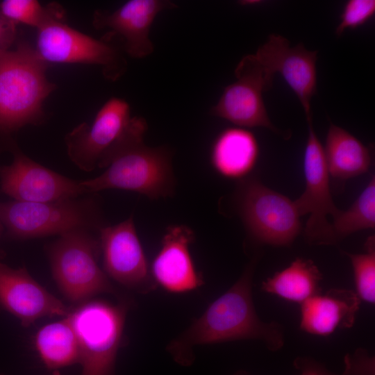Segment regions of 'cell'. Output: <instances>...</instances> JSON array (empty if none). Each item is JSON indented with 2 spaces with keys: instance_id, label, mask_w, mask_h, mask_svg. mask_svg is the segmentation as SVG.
<instances>
[{
  "instance_id": "cell-1",
  "label": "cell",
  "mask_w": 375,
  "mask_h": 375,
  "mask_svg": "<svg viewBox=\"0 0 375 375\" xmlns=\"http://www.w3.org/2000/svg\"><path fill=\"white\" fill-rule=\"evenodd\" d=\"M258 258L254 256L239 279L169 343L167 350L176 362L183 366L190 365L194 360L192 349L200 344L256 340L272 351L283 347V326L275 321L261 320L254 307L252 281Z\"/></svg>"
},
{
  "instance_id": "cell-2",
  "label": "cell",
  "mask_w": 375,
  "mask_h": 375,
  "mask_svg": "<svg viewBox=\"0 0 375 375\" xmlns=\"http://www.w3.org/2000/svg\"><path fill=\"white\" fill-rule=\"evenodd\" d=\"M147 121L137 116L130 133L112 154L99 176L81 181L88 194L107 189L129 190L151 199L171 197L175 191L171 149L151 147L144 138Z\"/></svg>"
},
{
  "instance_id": "cell-3",
  "label": "cell",
  "mask_w": 375,
  "mask_h": 375,
  "mask_svg": "<svg viewBox=\"0 0 375 375\" xmlns=\"http://www.w3.org/2000/svg\"><path fill=\"white\" fill-rule=\"evenodd\" d=\"M47 67L27 43L0 50V133L42 123L43 103L56 88L47 78Z\"/></svg>"
},
{
  "instance_id": "cell-4",
  "label": "cell",
  "mask_w": 375,
  "mask_h": 375,
  "mask_svg": "<svg viewBox=\"0 0 375 375\" xmlns=\"http://www.w3.org/2000/svg\"><path fill=\"white\" fill-rule=\"evenodd\" d=\"M0 222L9 235L30 239L103 226L97 199L93 197L53 201L0 202Z\"/></svg>"
},
{
  "instance_id": "cell-5",
  "label": "cell",
  "mask_w": 375,
  "mask_h": 375,
  "mask_svg": "<svg viewBox=\"0 0 375 375\" xmlns=\"http://www.w3.org/2000/svg\"><path fill=\"white\" fill-rule=\"evenodd\" d=\"M92 231L74 230L59 235L47 247L53 278L64 297L81 304L101 293H115L98 264L99 238Z\"/></svg>"
},
{
  "instance_id": "cell-6",
  "label": "cell",
  "mask_w": 375,
  "mask_h": 375,
  "mask_svg": "<svg viewBox=\"0 0 375 375\" xmlns=\"http://www.w3.org/2000/svg\"><path fill=\"white\" fill-rule=\"evenodd\" d=\"M68 315L77 337L81 375H112L128 307L88 301Z\"/></svg>"
},
{
  "instance_id": "cell-7",
  "label": "cell",
  "mask_w": 375,
  "mask_h": 375,
  "mask_svg": "<svg viewBox=\"0 0 375 375\" xmlns=\"http://www.w3.org/2000/svg\"><path fill=\"white\" fill-rule=\"evenodd\" d=\"M239 215L257 243L289 247L301 231L294 201L251 177L242 179L236 192Z\"/></svg>"
},
{
  "instance_id": "cell-8",
  "label": "cell",
  "mask_w": 375,
  "mask_h": 375,
  "mask_svg": "<svg viewBox=\"0 0 375 375\" xmlns=\"http://www.w3.org/2000/svg\"><path fill=\"white\" fill-rule=\"evenodd\" d=\"M63 19H52L37 30L34 49L41 60L47 64L99 65L113 81L125 73L127 62L119 48L73 28Z\"/></svg>"
},
{
  "instance_id": "cell-9",
  "label": "cell",
  "mask_w": 375,
  "mask_h": 375,
  "mask_svg": "<svg viewBox=\"0 0 375 375\" xmlns=\"http://www.w3.org/2000/svg\"><path fill=\"white\" fill-rule=\"evenodd\" d=\"M132 119L126 100L110 98L90 124H80L65 135L70 160L85 172L106 168L111 155L128 133Z\"/></svg>"
},
{
  "instance_id": "cell-10",
  "label": "cell",
  "mask_w": 375,
  "mask_h": 375,
  "mask_svg": "<svg viewBox=\"0 0 375 375\" xmlns=\"http://www.w3.org/2000/svg\"><path fill=\"white\" fill-rule=\"evenodd\" d=\"M307 122L308 135L303 156L306 188L294 203L301 216L309 215L304 230L306 241L312 244L335 245L337 242L327 217L333 218L340 210L331 197L324 148L314 131L312 119Z\"/></svg>"
},
{
  "instance_id": "cell-11",
  "label": "cell",
  "mask_w": 375,
  "mask_h": 375,
  "mask_svg": "<svg viewBox=\"0 0 375 375\" xmlns=\"http://www.w3.org/2000/svg\"><path fill=\"white\" fill-rule=\"evenodd\" d=\"M236 81L225 87L210 113L242 128L264 127L282 134L271 122L262 92L272 86L273 78L262 69L254 54L244 56L235 69Z\"/></svg>"
},
{
  "instance_id": "cell-12",
  "label": "cell",
  "mask_w": 375,
  "mask_h": 375,
  "mask_svg": "<svg viewBox=\"0 0 375 375\" xmlns=\"http://www.w3.org/2000/svg\"><path fill=\"white\" fill-rule=\"evenodd\" d=\"M103 271L122 285L147 294L156 288L132 216L99 231Z\"/></svg>"
},
{
  "instance_id": "cell-13",
  "label": "cell",
  "mask_w": 375,
  "mask_h": 375,
  "mask_svg": "<svg viewBox=\"0 0 375 375\" xmlns=\"http://www.w3.org/2000/svg\"><path fill=\"white\" fill-rule=\"evenodd\" d=\"M0 185L3 193L19 201H53L88 194L81 181L44 167L17 148L12 162L0 166Z\"/></svg>"
},
{
  "instance_id": "cell-14",
  "label": "cell",
  "mask_w": 375,
  "mask_h": 375,
  "mask_svg": "<svg viewBox=\"0 0 375 375\" xmlns=\"http://www.w3.org/2000/svg\"><path fill=\"white\" fill-rule=\"evenodd\" d=\"M254 55L269 76L274 78L277 72L283 76L299 99L306 120L312 118L310 102L317 92V51L306 49L302 43L290 47L285 38L272 34Z\"/></svg>"
},
{
  "instance_id": "cell-15",
  "label": "cell",
  "mask_w": 375,
  "mask_h": 375,
  "mask_svg": "<svg viewBox=\"0 0 375 375\" xmlns=\"http://www.w3.org/2000/svg\"><path fill=\"white\" fill-rule=\"evenodd\" d=\"M177 6L167 0H129L113 12L97 10L92 24L97 29H108L124 41L126 53L134 58H144L154 50L150 31L156 16Z\"/></svg>"
},
{
  "instance_id": "cell-16",
  "label": "cell",
  "mask_w": 375,
  "mask_h": 375,
  "mask_svg": "<svg viewBox=\"0 0 375 375\" xmlns=\"http://www.w3.org/2000/svg\"><path fill=\"white\" fill-rule=\"evenodd\" d=\"M0 305L24 327L42 317H66L73 309L38 283L26 268L13 269L1 262Z\"/></svg>"
},
{
  "instance_id": "cell-17",
  "label": "cell",
  "mask_w": 375,
  "mask_h": 375,
  "mask_svg": "<svg viewBox=\"0 0 375 375\" xmlns=\"http://www.w3.org/2000/svg\"><path fill=\"white\" fill-rule=\"evenodd\" d=\"M194 240V233L187 226L167 228L151 265V274L156 284L174 293L188 292L203 285L190 253Z\"/></svg>"
},
{
  "instance_id": "cell-18",
  "label": "cell",
  "mask_w": 375,
  "mask_h": 375,
  "mask_svg": "<svg viewBox=\"0 0 375 375\" xmlns=\"http://www.w3.org/2000/svg\"><path fill=\"white\" fill-rule=\"evenodd\" d=\"M360 299L352 290L333 288L301 303L300 329L326 336L338 329L351 328L360 308Z\"/></svg>"
},
{
  "instance_id": "cell-19",
  "label": "cell",
  "mask_w": 375,
  "mask_h": 375,
  "mask_svg": "<svg viewBox=\"0 0 375 375\" xmlns=\"http://www.w3.org/2000/svg\"><path fill=\"white\" fill-rule=\"evenodd\" d=\"M259 154L258 143L249 130L229 127L217 136L210 149V162L221 176L243 178L254 167Z\"/></svg>"
},
{
  "instance_id": "cell-20",
  "label": "cell",
  "mask_w": 375,
  "mask_h": 375,
  "mask_svg": "<svg viewBox=\"0 0 375 375\" xmlns=\"http://www.w3.org/2000/svg\"><path fill=\"white\" fill-rule=\"evenodd\" d=\"M329 174L340 179L361 175L370 167L369 149L347 130L331 124L324 148Z\"/></svg>"
},
{
  "instance_id": "cell-21",
  "label": "cell",
  "mask_w": 375,
  "mask_h": 375,
  "mask_svg": "<svg viewBox=\"0 0 375 375\" xmlns=\"http://www.w3.org/2000/svg\"><path fill=\"white\" fill-rule=\"evenodd\" d=\"M322 274L312 260L296 258L288 267L262 281L261 290L300 304L321 293Z\"/></svg>"
},
{
  "instance_id": "cell-22",
  "label": "cell",
  "mask_w": 375,
  "mask_h": 375,
  "mask_svg": "<svg viewBox=\"0 0 375 375\" xmlns=\"http://www.w3.org/2000/svg\"><path fill=\"white\" fill-rule=\"evenodd\" d=\"M35 346L41 360L49 369L79 362L78 342L68 315L40 328L35 337Z\"/></svg>"
},
{
  "instance_id": "cell-23",
  "label": "cell",
  "mask_w": 375,
  "mask_h": 375,
  "mask_svg": "<svg viewBox=\"0 0 375 375\" xmlns=\"http://www.w3.org/2000/svg\"><path fill=\"white\" fill-rule=\"evenodd\" d=\"M332 229L337 244L356 231L374 228L375 177L371 180L355 202L347 210H342L333 218Z\"/></svg>"
},
{
  "instance_id": "cell-24",
  "label": "cell",
  "mask_w": 375,
  "mask_h": 375,
  "mask_svg": "<svg viewBox=\"0 0 375 375\" xmlns=\"http://www.w3.org/2000/svg\"><path fill=\"white\" fill-rule=\"evenodd\" d=\"M0 15L14 24H22L37 30L52 19L64 18V11L59 5L42 6L37 0L3 1Z\"/></svg>"
},
{
  "instance_id": "cell-25",
  "label": "cell",
  "mask_w": 375,
  "mask_h": 375,
  "mask_svg": "<svg viewBox=\"0 0 375 375\" xmlns=\"http://www.w3.org/2000/svg\"><path fill=\"white\" fill-rule=\"evenodd\" d=\"M365 252L352 253L344 252L353 267L356 294L369 303L375 302V238L369 236L365 244Z\"/></svg>"
},
{
  "instance_id": "cell-26",
  "label": "cell",
  "mask_w": 375,
  "mask_h": 375,
  "mask_svg": "<svg viewBox=\"0 0 375 375\" xmlns=\"http://www.w3.org/2000/svg\"><path fill=\"white\" fill-rule=\"evenodd\" d=\"M375 13L374 0H349L340 15V22L335 33L339 36L347 29H354L365 24Z\"/></svg>"
},
{
  "instance_id": "cell-27",
  "label": "cell",
  "mask_w": 375,
  "mask_h": 375,
  "mask_svg": "<svg viewBox=\"0 0 375 375\" xmlns=\"http://www.w3.org/2000/svg\"><path fill=\"white\" fill-rule=\"evenodd\" d=\"M344 370L342 375H375L374 356L363 348H359L344 357Z\"/></svg>"
},
{
  "instance_id": "cell-28",
  "label": "cell",
  "mask_w": 375,
  "mask_h": 375,
  "mask_svg": "<svg viewBox=\"0 0 375 375\" xmlns=\"http://www.w3.org/2000/svg\"><path fill=\"white\" fill-rule=\"evenodd\" d=\"M293 364L294 367L299 371V375H338L310 357H297Z\"/></svg>"
},
{
  "instance_id": "cell-29",
  "label": "cell",
  "mask_w": 375,
  "mask_h": 375,
  "mask_svg": "<svg viewBox=\"0 0 375 375\" xmlns=\"http://www.w3.org/2000/svg\"><path fill=\"white\" fill-rule=\"evenodd\" d=\"M15 24L0 15V50L8 49L14 40Z\"/></svg>"
},
{
  "instance_id": "cell-30",
  "label": "cell",
  "mask_w": 375,
  "mask_h": 375,
  "mask_svg": "<svg viewBox=\"0 0 375 375\" xmlns=\"http://www.w3.org/2000/svg\"><path fill=\"white\" fill-rule=\"evenodd\" d=\"M51 375H62L58 371L55 370Z\"/></svg>"
},
{
  "instance_id": "cell-31",
  "label": "cell",
  "mask_w": 375,
  "mask_h": 375,
  "mask_svg": "<svg viewBox=\"0 0 375 375\" xmlns=\"http://www.w3.org/2000/svg\"><path fill=\"white\" fill-rule=\"evenodd\" d=\"M2 230H3V226H2L1 223L0 222V237H1V235Z\"/></svg>"
},
{
  "instance_id": "cell-32",
  "label": "cell",
  "mask_w": 375,
  "mask_h": 375,
  "mask_svg": "<svg viewBox=\"0 0 375 375\" xmlns=\"http://www.w3.org/2000/svg\"><path fill=\"white\" fill-rule=\"evenodd\" d=\"M235 375H247L244 372H238L235 374Z\"/></svg>"
},
{
  "instance_id": "cell-33",
  "label": "cell",
  "mask_w": 375,
  "mask_h": 375,
  "mask_svg": "<svg viewBox=\"0 0 375 375\" xmlns=\"http://www.w3.org/2000/svg\"><path fill=\"white\" fill-rule=\"evenodd\" d=\"M0 375H3V374H0Z\"/></svg>"
}]
</instances>
